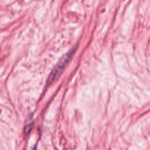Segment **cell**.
<instances>
[{
    "mask_svg": "<svg viewBox=\"0 0 150 150\" xmlns=\"http://www.w3.org/2000/svg\"><path fill=\"white\" fill-rule=\"evenodd\" d=\"M73 54V52H70L68 54L65 56L64 58H62L61 59V61L58 63L57 66H56L55 69L52 71L51 76L49 77V80H48V82H54L56 79L58 78V76L61 74V73L62 72L63 69L65 67V66L67 65V63L69 62L70 59H71L72 55Z\"/></svg>",
    "mask_w": 150,
    "mask_h": 150,
    "instance_id": "obj_1",
    "label": "cell"
}]
</instances>
